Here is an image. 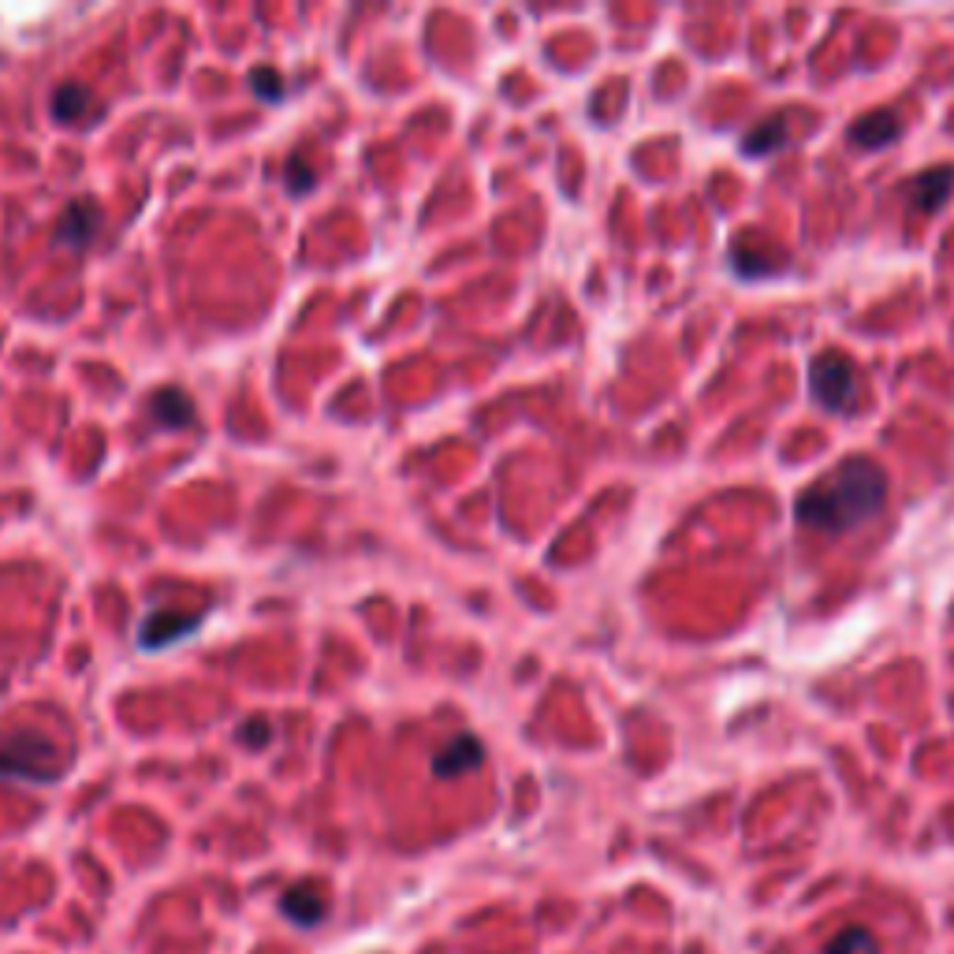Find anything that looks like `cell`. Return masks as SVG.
<instances>
[{
  "mask_svg": "<svg viewBox=\"0 0 954 954\" xmlns=\"http://www.w3.org/2000/svg\"><path fill=\"white\" fill-rule=\"evenodd\" d=\"M887 477L873 459H846L794 500V518L820 533H850L884 507Z\"/></svg>",
  "mask_w": 954,
  "mask_h": 954,
  "instance_id": "1",
  "label": "cell"
},
{
  "mask_svg": "<svg viewBox=\"0 0 954 954\" xmlns=\"http://www.w3.org/2000/svg\"><path fill=\"white\" fill-rule=\"evenodd\" d=\"M60 757L53 742L38 731H0V776H23V779H56Z\"/></svg>",
  "mask_w": 954,
  "mask_h": 954,
  "instance_id": "2",
  "label": "cell"
},
{
  "mask_svg": "<svg viewBox=\"0 0 954 954\" xmlns=\"http://www.w3.org/2000/svg\"><path fill=\"white\" fill-rule=\"evenodd\" d=\"M809 392L824 410L843 414L858 403V369L843 351H820L809 362Z\"/></svg>",
  "mask_w": 954,
  "mask_h": 954,
  "instance_id": "3",
  "label": "cell"
},
{
  "mask_svg": "<svg viewBox=\"0 0 954 954\" xmlns=\"http://www.w3.org/2000/svg\"><path fill=\"white\" fill-rule=\"evenodd\" d=\"M951 191H954V168L951 164H936V168L921 172V176L910 183V205H914L917 213H940L943 202L951 198Z\"/></svg>",
  "mask_w": 954,
  "mask_h": 954,
  "instance_id": "4",
  "label": "cell"
},
{
  "mask_svg": "<svg viewBox=\"0 0 954 954\" xmlns=\"http://www.w3.org/2000/svg\"><path fill=\"white\" fill-rule=\"evenodd\" d=\"M481 761H485L481 742H477L474 735H459V738H451L448 746L433 757V772H437L440 779H451V776H463V772L477 768Z\"/></svg>",
  "mask_w": 954,
  "mask_h": 954,
  "instance_id": "5",
  "label": "cell"
},
{
  "mask_svg": "<svg viewBox=\"0 0 954 954\" xmlns=\"http://www.w3.org/2000/svg\"><path fill=\"white\" fill-rule=\"evenodd\" d=\"M899 131H902V123L895 112L876 109V112H869V116L854 120V127H850V142H854L858 150H880V146H887L891 138H899Z\"/></svg>",
  "mask_w": 954,
  "mask_h": 954,
  "instance_id": "6",
  "label": "cell"
},
{
  "mask_svg": "<svg viewBox=\"0 0 954 954\" xmlns=\"http://www.w3.org/2000/svg\"><path fill=\"white\" fill-rule=\"evenodd\" d=\"M198 630V615L187 612H153L146 623H142V645L146 649H157V645H168V641L183 638Z\"/></svg>",
  "mask_w": 954,
  "mask_h": 954,
  "instance_id": "7",
  "label": "cell"
},
{
  "mask_svg": "<svg viewBox=\"0 0 954 954\" xmlns=\"http://www.w3.org/2000/svg\"><path fill=\"white\" fill-rule=\"evenodd\" d=\"M787 138H791L787 120H783V116H772V120L757 123L750 135L742 138V153H746V157H768V153L783 150Z\"/></svg>",
  "mask_w": 954,
  "mask_h": 954,
  "instance_id": "8",
  "label": "cell"
},
{
  "mask_svg": "<svg viewBox=\"0 0 954 954\" xmlns=\"http://www.w3.org/2000/svg\"><path fill=\"white\" fill-rule=\"evenodd\" d=\"M97 224H101V213H97L94 205H71L68 213H64V220H60V228H56V239L68 246H82V243H90Z\"/></svg>",
  "mask_w": 954,
  "mask_h": 954,
  "instance_id": "9",
  "label": "cell"
},
{
  "mask_svg": "<svg viewBox=\"0 0 954 954\" xmlns=\"http://www.w3.org/2000/svg\"><path fill=\"white\" fill-rule=\"evenodd\" d=\"M280 906H284V914L295 921V925H317L321 921V914H325V902H321V895H317L314 887H291L284 899H280Z\"/></svg>",
  "mask_w": 954,
  "mask_h": 954,
  "instance_id": "10",
  "label": "cell"
},
{
  "mask_svg": "<svg viewBox=\"0 0 954 954\" xmlns=\"http://www.w3.org/2000/svg\"><path fill=\"white\" fill-rule=\"evenodd\" d=\"M731 265H735V273L742 276H764V273H776V254H772V250L761 254V250H757V239L738 235L735 246H731Z\"/></svg>",
  "mask_w": 954,
  "mask_h": 954,
  "instance_id": "11",
  "label": "cell"
},
{
  "mask_svg": "<svg viewBox=\"0 0 954 954\" xmlns=\"http://www.w3.org/2000/svg\"><path fill=\"white\" fill-rule=\"evenodd\" d=\"M150 410H153V418L161 425H168V429H183V425H191L194 418L191 399L183 396V392H176V388H164L161 396H153Z\"/></svg>",
  "mask_w": 954,
  "mask_h": 954,
  "instance_id": "12",
  "label": "cell"
},
{
  "mask_svg": "<svg viewBox=\"0 0 954 954\" xmlns=\"http://www.w3.org/2000/svg\"><path fill=\"white\" fill-rule=\"evenodd\" d=\"M820 954H880V943L865 925H846L835 932Z\"/></svg>",
  "mask_w": 954,
  "mask_h": 954,
  "instance_id": "13",
  "label": "cell"
},
{
  "mask_svg": "<svg viewBox=\"0 0 954 954\" xmlns=\"http://www.w3.org/2000/svg\"><path fill=\"white\" fill-rule=\"evenodd\" d=\"M86 109H90V90H86V86H79V82H64V86L56 90L53 116L60 123L82 120V112H86Z\"/></svg>",
  "mask_w": 954,
  "mask_h": 954,
  "instance_id": "14",
  "label": "cell"
},
{
  "mask_svg": "<svg viewBox=\"0 0 954 954\" xmlns=\"http://www.w3.org/2000/svg\"><path fill=\"white\" fill-rule=\"evenodd\" d=\"M250 86H254L258 97H265V101H276V97H280V79H276L269 68L254 71V75H250Z\"/></svg>",
  "mask_w": 954,
  "mask_h": 954,
  "instance_id": "15",
  "label": "cell"
},
{
  "mask_svg": "<svg viewBox=\"0 0 954 954\" xmlns=\"http://www.w3.org/2000/svg\"><path fill=\"white\" fill-rule=\"evenodd\" d=\"M310 183H314V172H306L302 157H291V164H287V187L295 194H302V191H310Z\"/></svg>",
  "mask_w": 954,
  "mask_h": 954,
  "instance_id": "16",
  "label": "cell"
},
{
  "mask_svg": "<svg viewBox=\"0 0 954 954\" xmlns=\"http://www.w3.org/2000/svg\"><path fill=\"white\" fill-rule=\"evenodd\" d=\"M239 738H243V742H250V746H265V738H269V723H265V720L246 723L243 731H239Z\"/></svg>",
  "mask_w": 954,
  "mask_h": 954,
  "instance_id": "17",
  "label": "cell"
}]
</instances>
